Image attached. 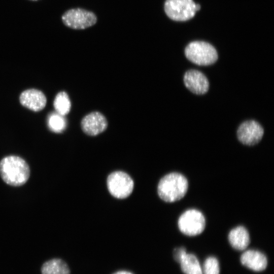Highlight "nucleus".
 <instances>
[{"instance_id":"obj_1","label":"nucleus","mask_w":274,"mask_h":274,"mask_svg":"<svg viewBox=\"0 0 274 274\" xmlns=\"http://www.w3.org/2000/svg\"><path fill=\"white\" fill-rule=\"evenodd\" d=\"M188 189V182L182 174L173 172L163 176L157 186L159 197L167 202H174L182 199Z\"/></svg>"},{"instance_id":"obj_2","label":"nucleus","mask_w":274,"mask_h":274,"mask_svg":"<svg viewBox=\"0 0 274 274\" xmlns=\"http://www.w3.org/2000/svg\"><path fill=\"white\" fill-rule=\"evenodd\" d=\"M30 174L29 166L20 157L9 156L0 161V176L7 184L14 186L24 184Z\"/></svg>"},{"instance_id":"obj_3","label":"nucleus","mask_w":274,"mask_h":274,"mask_svg":"<svg viewBox=\"0 0 274 274\" xmlns=\"http://www.w3.org/2000/svg\"><path fill=\"white\" fill-rule=\"evenodd\" d=\"M185 54L191 62L199 65H209L218 59L216 49L209 43L203 41H193L185 49Z\"/></svg>"},{"instance_id":"obj_4","label":"nucleus","mask_w":274,"mask_h":274,"mask_svg":"<svg viewBox=\"0 0 274 274\" xmlns=\"http://www.w3.org/2000/svg\"><path fill=\"white\" fill-rule=\"evenodd\" d=\"M178 226L183 234L188 236H195L203 231L206 227L205 217L199 210L189 209L179 217Z\"/></svg>"},{"instance_id":"obj_5","label":"nucleus","mask_w":274,"mask_h":274,"mask_svg":"<svg viewBox=\"0 0 274 274\" xmlns=\"http://www.w3.org/2000/svg\"><path fill=\"white\" fill-rule=\"evenodd\" d=\"M200 6L192 0H166L164 10L167 16L175 21H186L192 18Z\"/></svg>"},{"instance_id":"obj_6","label":"nucleus","mask_w":274,"mask_h":274,"mask_svg":"<svg viewBox=\"0 0 274 274\" xmlns=\"http://www.w3.org/2000/svg\"><path fill=\"white\" fill-rule=\"evenodd\" d=\"M107 182L110 194L118 199L125 198L129 196L134 186L131 178L122 171H116L110 174Z\"/></svg>"},{"instance_id":"obj_7","label":"nucleus","mask_w":274,"mask_h":274,"mask_svg":"<svg viewBox=\"0 0 274 274\" xmlns=\"http://www.w3.org/2000/svg\"><path fill=\"white\" fill-rule=\"evenodd\" d=\"M62 20L68 27L83 29L93 25L96 22L97 18L91 12L76 8L65 12L62 16Z\"/></svg>"},{"instance_id":"obj_8","label":"nucleus","mask_w":274,"mask_h":274,"mask_svg":"<svg viewBox=\"0 0 274 274\" xmlns=\"http://www.w3.org/2000/svg\"><path fill=\"white\" fill-rule=\"evenodd\" d=\"M264 130L257 121L251 120L243 122L237 130V136L243 144L253 146L258 144L262 139Z\"/></svg>"},{"instance_id":"obj_9","label":"nucleus","mask_w":274,"mask_h":274,"mask_svg":"<svg viewBox=\"0 0 274 274\" xmlns=\"http://www.w3.org/2000/svg\"><path fill=\"white\" fill-rule=\"evenodd\" d=\"M183 80L185 86L193 93L201 95L209 90V81L206 76L199 71H187L185 73Z\"/></svg>"},{"instance_id":"obj_10","label":"nucleus","mask_w":274,"mask_h":274,"mask_svg":"<svg viewBox=\"0 0 274 274\" xmlns=\"http://www.w3.org/2000/svg\"><path fill=\"white\" fill-rule=\"evenodd\" d=\"M81 128L87 135L95 136L105 131L108 126V122L101 113L93 112L86 115L82 120Z\"/></svg>"},{"instance_id":"obj_11","label":"nucleus","mask_w":274,"mask_h":274,"mask_svg":"<svg viewBox=\"0 0 274 274\" xmlns=\"http://www.w3.org/2000/svg\"><path fill=\"white\" fill-rule=\"evenodd\" d=\"M19 100L22 106L35 112L43 110L47 102L44 94L41 91L36 89L24 91L21 94Z\"/></svg>"},{"instance_id":"obj_12","label":"nucleus","mask_w":274,"mask_h":274,"mask_svg":"<svg viewBox=\"0 0 274 274\" xmlns=\"http://www.w3.org/2000/svg\"><path fill=\"white\" fill-rule=\"evenodd\" d=\"M241 262L244 266L256 271L264 270L267 264L265 255L254 250H249L244 252L241 256Z\"/></svg>"},{"instance_id":"obj_13","label":"nucleus","mask_w":274,"mask_h":274,"mask_svg":"<svg viewBox=\"0 0 274 274\" xmlns=\"http://www.w3.org/2000/svg\"><path fill=\"white\" fill-rule=\"evenodd\" d=\"M228 241L235 249L245 250L250 244V235L247 229L243 226H238L232 229L228 234Z\"/></svg>"},{"instance_id":"obj_14","label":"nucleus","mask_w":274,"mask_h":274,"mask_svg":"<svg viewBox=\"0 0 274 274\" xmlns=\"http://www.w3.org/2000/svg\"><path fill=\"white\" fill-rule=\"evenodd\" d=\"M180 263L182 270L185 274H202L199 262L192 254L186 253L182 258Z\"/></svg>"},{"instance_id":"obj_15","label":"nucleus","mask_w":274,"mask_h":274,"mask_svg":"<svg viewBox=\"0 0 274 274\" xmlns=\"http://www.w3.org/2000/svg\"><path fill=\"white\" fill-rule=\"evenodd\" d=\"M42 274H70L67 265L59 259H53L46 262L42 266Z\"/></svg>"},{"instance_id":"obj_16","label":"nucleus","mask_w":274,"mask_h":274,"mask_svg":"<svg viewBox=\"0 0 274 274\" xmlns=\"http://www.w3.org/2000/svg\"><path fill=\"white\" fill-rule=\"evenodd\" d=\"M53 105L56 112L64 116L67 114L71 110L70 99L67 94L64 91L60 92L57 94Z\"/></svg>"},{"instance_id":"obj_17","label":"nucleus","mask_w":274,"mask_h":274,"mask_svg":"<svg viewBox=\"0 0 274 274\" xmlns=\"http://www.w3.org/2000/svg\"><path fill=\"white\" fill-rule=\"evenodd\" d=\"M48 125L50 129L54 132H61L65 129L66 123L64 116L57 112L51 113L48 117Z\"/></svg>"},{"instance_id":"obj_18","label":"nucleus","mask_w":274,"mask_h":274,"mask_svg":"<svg viewBox=\"0 0 274 274\" xmlns=\"http://www.w3.org/2000/svg\"><path fill=\"white\" fill-rule=\"evenodd\" d=\"M202 274H219L220 267L218 260L214 257H210L204 262L202 268Z\"/></svg>"},{"instance_id":"obj_19","label":"nucleus","mask_w":274,"mask_h":274,"mask_svg":"<svg viewBox=\"0 0 274 274\" xmlns=\"http://www.w3.org/2000/svg\"><path fill=\"white\" fill-rule=\"evenodd\" d=\"M186 253V249L184 247L175 249L174 251V258L177 261L180 263L182 258Z\"/></svg>"},{"instance_id":"obj_20","label":"nucleus","mask_w":274,"mask_h":274,"mask_svg":"<svg viewBox=\"0 0 274 274\" xmlns=\"http://www.w3.org/2000/svg\"><path fill=\"white\" fill-rule=\"evenodd\" d=\"M114 274H132L130 272L127 271H118Z\"/></svg>"},{"instance_id":"obj_21","label":"nucleus","mask_w":274,"mask_h":274,"mask_svg":"<svg viewBox=\"0 0 274 274\" xmlns=\"http://www.w3.org/2000/svg\"><path fill=\"white\" fill-rule=\"evenodd\" d=\"M31 1H37V0H31Z\"/></svg>"}]
</instances>
